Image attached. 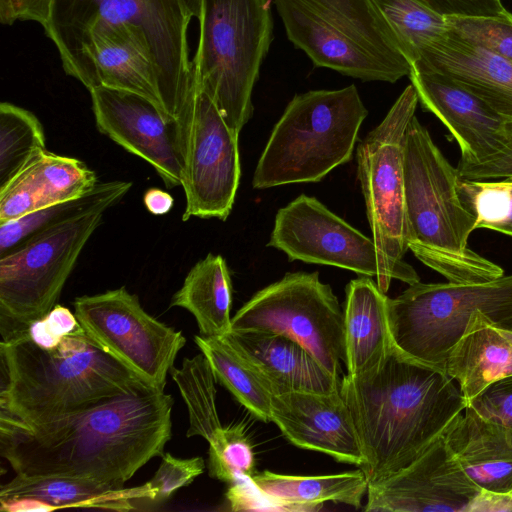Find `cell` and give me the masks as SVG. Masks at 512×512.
I'll use <instances>...</instances> for the list:
<instances>
[{
	"instance_id": "obj_19",
	"label": "cell",
	"mask_w": 512,
	"mask_h": 512,
	"mask_svg": "<svg viewBox=\"0 0 512 512\" xmlns=\"http://www.w3.org/2000/svg\"><path fill=\"white\" fill-rule=\"evenodd\" d=\"M422 107L449 130L461 151V163H477L499 152L510 122L451 77L412 66L409 73Z\"/></svg>"
},
{
	"instance_id": "obj_41",
	"label": "cell",
	"mask_w": 512,
	"mask_h": 512,
	"mask_svg": "<svg viewBox=\"0 0 512 512\" xmlns=\"http://www.w3.org/2000/svg\"><path fill=\"white\" fill-rule=\"evenodd\" d=\"M229 485L225 496L229 509L232 511L299 512L296 507L263 492L252 477L241 478Z\"/></svg>"
},
{
	"instance_id": "obj_12",
	"label": "cell",
	"mask_w": 512,
	"mask_h": 512,
	"mask_svg": "<svg viewBox=\"0 0 512 512\" xmlns=\"http://www.w3.org/2000/svg\"><path fill=\"white\" fill-rule=\"evenodd\" d=\"M231 331L286 335L303 345L332 375L344 362V314L318 272L286 273L255 293L232 317Z\"/></svg>"
},
{
	"instance_id": "obj_42",
	"label": "cell",
	"mask_w": 512,
	"mask_h": 512,
	"mask_svg": "<svg viewBox=\"0 0 512 512\" xmlns=\"http://www.w3.org/2000/svg\"><path fill=\"white\" fill-rule=\"evenodd\" d=\"M457 170L461 179L469 181L512 179V121L507 125L506 144L499 152L481 162H459Z\"/></svg>"
},
{
	"instance_id": "obj_48",
	"label": "cell",
	"mask_w": 512,
	"mask_h": 512,
	"mask_svg": "<svg viewBox=\"0 0 512 512\" xmlns=\"http://www.w3.org/2000/svg\"><path fill=\"white\" fill-rule=\"evenodd\" d=\"M495 325V324H494ZM499 328H502V329H506V330H509V331H512V318H510L509 320L501 323V324H498V325H495Z\"/></svg>"
},
{
	"instance_id": "obj_35",
	"label": "cell",
	"mask_w": 512,
	"mask_h": 512,
	"mask_svg": "<svg viewBox=\"0 0 512 512\" xmlns=\"http://www.w3.org/2000/svg\"><path fill=\"white\" fill-rule=\"evenodd\" d=\"M464 204L476 216V229L512 237V179L469 181L459 179Z\"/></svg>"
},
{
	"instance_id": "obj_3",
	"label": "cell",
	"mask_w": 512,
	"mask_h": 512,
	"mask_svg": "<svg viewBox=\"0 0 512 512\" xmlns=\"http://www.w3.org/2000/svg\"><path fill=\"white\" fill-rule=\"evenodd\" d=\"M0 416L33 425L102 399L152 387L82 329L58 346H37L27 330L0 342Z\"/></svg>"
},
{
	"instance_id": "obj_18",
	"label": "cell",
	"mask_w": 512,
	"mask_h": 512,
	"mask_svg": "<svg viewBox=\"0 0 512 512\" xmlns=\"http://www.w3.org/2000/svg\"><path fill=\"white\" fill-rule=\"evenodd\" d=\"M66 74L88 90L104 86L139 94L165 112L150 45L134 25L97 26L90 30Z\"/></svg>"
},
{
	"instance_id": "obj_44",
	"label": "cell",
	"mask_w": 512,
	"mask_h": 512,
	"mask_svg": "<svg viewBox=\"0 0 512 512\" xmlns=\"http://www.w3.org/2000/svg\"><path fill=\"white\" fill-rule=\"evenodd\" d=\"M434 11L446 16H480L494 0H419Z\"/></svg>"
},
{
	"instance_id": "obj_15",
	"label": "cell",
	"mask_w": 512,
	"mask_h": 512,
	"mask_svg": "<svg viewBox=\"0 0 512 512\" xmlns=\"http://www.w3.org/2000/svg\"><path fill=\"white\" fill-rule=\"evenodd\" d=\"M290 261L322 264L376 277L377 251L373 238L361 233L315 197L301 194L275 216L267 244Z\"/></svg>"
},
{
	"instance_id": "obj_37",
	"label": "cell",
	"mask_w": 512,
	"mask_h": 512,
	"mask_svg": "<svg viewBox=\"0 0 512 512\" xmlns=\"http://www.w3.org/2000/svg\"><path fill=\"white\" fill-rule=\"evenodd\" d=\"M451 30L512 63V14L446 17Z\"/></svg>"
},
{
	"instance_id": "obj_34",
	"label": "cell",
	"mask_w": 512,
	"mask_h": 512,
	"mask_svg": "<svg viewBox=\"0 0 512 512\" xmlns=\"http://www.w3.org/2000/svg\"><path fill=\"white\" fill-rule=\"evenodd\" d=\"M46 150L45 134L35 114L9 102L0 104V189L34 157Z\"/></svg>"
},
{
	"instance_id": "obj_13",
	"label": "cell",
	"mask_w": 512,
	"mask_h": 512,
	"mask_svg": "<svg viewBox=\"0 0 512 512\" xmlns=\"http://www.w3.org/2000/svg\"><path fill=\"white\" fill-rule=\"evenodd\" d=\"M74 313L85 333L107 354L150 386L164 390L186 339L141 306L125 287L77 297Z\"/></svg>"
},
{
	"instance_id": "obj_30",
	"label": "cell",
	"mask_w": 512,
	"mask_h": 512,
	"mask_svg": "<svg viewBox=\"0 0 512 512\" xmlns=\"http://www.w3.org/2000/svg\"><path fill=\"white\" fill-rule=\"evenodd\" d=\"M194 341L207 358L216 380L263 422L271 421L273 393L256 366L226 337L195 335Z\"/></svg>"
},
{
	"instance_id": "obj_1",
	"label": "cell",
	"mask_w": 512,
	"mask_h": 512,
	"mask_svg": "<svg viewBox=\"0 0 512 512\" xmlns=\"http://www.w3.org/2000/svg\"><path fill=\"white\" fill-rule=\"evenodd\" d=\"M173 398L154 387L33 424L0 416L1 455L16 474L124 484L171 438Z\"/></svg>"
},
{
	"instance_id": "obj_40",
	"label": "cell",
	"mask_w": 512,
	"mask_h": 512,
	"mask_svg": "<svg viewBox=\"0 0 512 512\" xmlns=\"http://www.w3.org/2000/svg\"><path fill=\"white\" fill-rule=\"evenodd\" d=\"M80 328L75 313L56 304L44 317L28 326L27 334L37 346L52 349L58 346L65 336Z\"/></svg>"
},
{
	"instance_id": "obj_49",
	"label": "cell",
	"mask_w": 512,
	"mask_h": 512,
	"mask_svg": "<svg viewBox=\"0 0 512 512\" xmlns=\"http://www.w3.org/2000/svg\"><path fill=\"white\" fill-rule=\"evenodd\" d=\"M497 327V326H496ZM499 331L511 342L512 344V331H509V330H506V329H502V328H499Z\"/></svg>"
},
{
	"instance_id": "obj_4",
	"label": "cell",
	"mask_w": 512,
	"mask_h": 512,
	"mask_svg": "<svg viewBox=\"0 0 512 512\" xmlns=\"http://www.w3.org/2000/svg\"><path fill=\"white\" fill-rule=\"evenodd\" d=\"M459 173L414 116L404 148L407 246L448 282L469 284L504 275L502 267L468 247L476 216L459 192Z\"/></svg>"
},
{
	"instance_id": "obj_17",
	"label": "cell",
	"mask_w": 512,
	"mask_h": 512,
	"mask_svg": "<svg viewBox=\"0 0 512 512\" xmlns=\"http://www.w3.org/2000/svg\"><path fill=\"white\" fill-rule=\"evenodd\" d=\"M479 488L464 472L445 435L398 472L370 482L367 512H468Z\"/></svg>"
},
{
	"instance_id": "obj_2",
	"label": "cell",
	"mask_w": 512,
	"mask_h": 512,
	"mask_svg": "<svg viewBox=\"0 0 512 512\" xmlns=\"http://www.w3.org/2000/svg\"><path fill=\"white\" fill-rule=\"evenodd\" d=\"M366 459L369 483L398 472L422 455L463 414L455 381L435 365L393 345L369 369L341 378Z\"/></svg>"
},
{
	"instance_id": "obj_39",
	"label": "cell",
	"mask_w": 512,
	"mask_h": 512,
	"mask_svg": "<svg viewBox=\"0 0 512 512\" xmlns=\"http://www.w3.org/2000/svg\"><path fill=\"white\" fill-rule=\"evenodd\" d=\"M465 409L512 434V375L491 383Z\"/></svg>"
},
{
	"instance_id": "obj_28",
	"label": "cell",
	"mask_w": 512,
	"mask_h": 512,
	"mask_svg": "<svg viewBox=\"0 0 512 512\" xmlns=\"http://www.w3.org/2000/svg\"><path fill=\"white\" fill-rule=\"evenodd\" d=\"M232 281L221 255L209 253L188 272L170 307L188 310L201 335L222 337L231 331Z\"/></svg>"
},
{
	"instance_id": "obj_32",
	"label": "cell",
	"mask_w": 512,
	"mask_h": 512,
	"mask_svg": "<svg viewBox=\"0 0 512 512\" xmlns=\"http://www.w3.org/2000/svg\"><path fill=\"white\" fill-rule=\"evenodd\" d=\"M397 38L410 65L449 30L446 16L419 0H371Z\"/></svg>"
},
{
	"instance_id": "obj_11",
	"label": "cell",
	"mask_w": 512,
	"mask_h": 512,
	"mask_svg": "<svg viewBox=\"0 0 512 512\" xmlns=\"http://www.w3.org/2000/svg\"><path fill=\"white\" fill-rule=\"evenodd\" d=\"M103 214L87 213L44 229L0 256L1 339L27 330L57 304Z\"/></svg>"
},
{
	"instance_id": "obj_9",
	"label": "cell",
	"mask_w": 512,
	"mask_h": 512,
	"mask_svg": "<svg viewBox=\"0 0 512 512\" xmlns=\"http://www.w3.org/2000/svg\"><path fill=\"white\" fill-rule=\"evenodd\" d=\"M418 96L412 84L356 147L357 176L376 246V283L387 293L392 279L409 285L420 278L403 260L408 250L405 213L404 148Z\"/></svg>"
},
{
	"instance_id": "obj_20",
	"label": "cell",
	"mask_w": 512,
	"mask_h": 512,
	"mask_svg": "<svg viewBox=\"0 0 512 512\" xmlns=\"http://www.w3.org/2000/svg\"><path fill=\"white\" fill-rule=\"evenodd\" d=\"M271 421L299 448L325 453L361 469L366 465L351 411L340 390L274 395Z\"/></svg>"
},
{
	"instance_id": "obj_47",
	"label": "cell",
	"mask_w": 512,
	"mask_h": 512,
	"mask_svg": "<svg viewBox=\"0 0 512 512\" xmlns=\"http://www.w3.org/2000/svg\"><path fill=\"white\" fill-rule=\"evenodd\" d=\"M189 11L195 18H199L201 14L202 0H184Z\"/></svg>"
},
{
	"instance_id": "obj_5",
	"label": "cell",
	"mask_w": 512,
	"mask_h": 512,
	"mask_svg": "<svg viewBox=\"0 0 512 512\" xmlns=\"http://www.w3.org/2000/svg\"><path fill=\"white\" fill-rule=\"evenodd\" d=\"M192 17L184 0H53L43 29L66 73L93 28L117 24L138 27L150 45L163 108L178 120L193 92L187 36Z\"/></svg>"
},
{
	"instance_id": "obj_36",
	"label": "cell",
	"mask_w": 512,
	"mask_h": 512,
	"mask_svg": "<svg viewBox=\"0 0 512 512\" xmlns=\"http://www.w3.org/2000/svg\"><path fill=\"white\" fill-rule=\"evenodd\" d=\"M208 443L207 467L212 478L232 484L256 473L255 453L243 424L222 427Z\"/></svg>"
},
{
	"instance_id": "obj_14",
	"label": "cell",
	"mask_w": 512,
	"mask_h": 512,
	"mask_svg": "<svg viewBox=\"0 0 512 512\" xmlns=\"http://www.w3.org/2000/svg\"><path fill=\"white\" fill-rule=\"evenodd\" d=\"M182 130V182L191 217L229 216L239 186L241 167L238 133L225 122L211 98L193 85L190 101L178 119Z\"/></svg>"
},
{
	"instance_id": "obj_26",
	"label": "cell",
	"mask_w": 512,
	"mask_h": 512,
	"mask_svg": "<svg viewBox=\"0 0 512 512\" xmlns=\"http://www.w3.org/2000/svg\"><path fill=\"white\" fill-rule=\"evenodd\" d=\"M34 498L62 508H97L115 511L135 509L136 500L148 499L146 485L125 488L124 484L63 475L16 474L1 486L0 501Z\"/></svg>"
},
{
	"instance_id": "obj_8",
	"label": "cell",
	"mask_w": 512,
	"mask_h": 512,
	"mask_svg": "<svg viewBox=\"0 0 512 512\" xmlns=\"http://www.w3.org/2000/svg\"><path fill=\"white\" fill-rule=\"evenodd\" d=\"M271 3L202 0L193 85L238 134L253 114V87L272 41Z\"/></svg>"
},
{
	"instance_id": "obj_27",
	"label": "cell",
	"mask_w": 512,
	"mask_h": 512,
	"mask_svg": "<svg viewBox=\"0 0 512 512\" xmlns=\"http://www.w3.org/2000/svg\"><path fill=\"white\" fill-rule=\"evenodd\" d=\"M443 369L468 404L494 381L512 375V344L487 316L476 311Z\"/></svg>"
},
{
	"instance_id": "obj_24",
	"label": "cell",
	"mask_w": 512,
	"mask_h": 512,
	"mask_svg": "<svg viewBox=\"0 0 512 512\" xmlns=\"http://www.w3.org/2000/svg\"><path fill=\"white\" fill-rule=\"evenodd\" d=\"M445 439L464 472L479 488L512 493V434L465 409Z\"/></svg>"
},
{
	"instance_id": "obj_29",
	"label": "cell",
	"mask_w": 512,
	"mask_h": 512,
	"mask_svg": "<svg viewBox=\"0 0 512 512\" xmlns=\"http://www.w3.org/2000/svg\"><path fill=\"white\" fill-rule=\"evenodd\" d=\"M255 484L269 496L290 504L298 511H318L326 501L361 507L367 494L368 478L363 469L336 474L297 476L269 470L252 476Z\"/></svg>"
},
{
	"instance_id": "obj_6",
	"label": "cell",
	"mask_w": 512,
	"mask_h": 512,
	"mask_svg": "<svg viewBox=\"0 0 512 512\" xmlns=\"http://www.w3.org/2000/svg\"><path fill=\"white\" fill-rule=\"evenodd\" d=\"M367 114L354 84L295 95L259 158L253 188L322 180L351 160Z\"/></svg>"
},
{
	"instance_id": "obj_31",
	"label": "cell",
	"mask_w": 512,
	"mask_h": 512,
	"mask_svg": "<svg viewBox=\"0 0 512 512\" xmlns=\"http://www.w3.org/2000/svg\"><path fill=\"white\" fill-rule=\"evenodd\" d=\"M132 182H98L89 192L59 202L19 218L0 223V256L5 255L32 235L81 215L102 211L118 203L130 190Z\"/></svg>"
},
{
	"instance_id": "obj_7",
	"label": "cell",
	"mask_w": 512,
	"mask_h": 512,
	"mask_svg": "<svg viewBox=\"0 0 512 512\" xmlns=\"http://www.w3.org/2000/svg\"><path fill=\"white\" fill-rule=\"evenodd\" d=\"M286 35L317 67L395 83L411 65L371 0H272Z\"/></svg>"
},
{
	"instance_id": "obj_10",
	"label": "cell",
	"mask_w": 512,
	"mask_h": 512,
	"mask_svg": "<svg viewBox=\"0 0 512 512\" xmlns=\"http://www.w3.org/2000/svg\"><path fill=\"white\" fill-rule=\"evenodd\" d=\"M476 311L495 325L512 318V274L469 284L419 281L388 298L394 345L405 355L442 369Z\"/></svg>"
},
{
	"instance_id": "obj_33",
	"label": "cell",
	"mask_w": 512,
	"mask_h": 512,
	"mask_svg": "<svg viewBox=\"0 0 512 512\" xmlns=\"http://www.w3.org/2000/svg\"><path fill=\"white\" fill-rule=\"evenodd\" d=\"M170 374L187 406L186 436L210 441L223 426L216 406V377L207 358L202 352L185 358L180 368H171Z\"/></svg>"
},
{
	"instance_id": "obj_38",
	"label": "cell",
	"mask_w": 512,
	"mask_h": 512,
	"mask_svg": "<svg viewBox=\"0 0 512 512\" xmlns=\"http://www.w3.org/2000/svg\"><path fill=\"white\" fill-rule=\"evenodd\" d=\"M204 469L202 457L183 459L170 453L164 454L155 475L145 483L148 500L158 502L168 499L174 492L189 485Z\"/></svg>"
},
{
	"instance_id": "obj_45",
	"label": "cell",
	"mask_w": 512,
	"mask_h": 512,
	"mask_svg": "<svg viewBox=\"0 0 512 512\" xmlns=\"http://www.w3.org/2000/svg\"><path fill=\"white\" fill-rule=\"evenodd\" d=\"M498 511H512V493H498L481 489L468 509V512Z\"/></svg>"
},
{
	"instance_id": "obj_43",
	"label": "cell",
	"mask_w": 512,
	"mask_h": 512,
	"mask_svg": "<svg viewBox=\"0 0 512 512\" xmlns=\"http://www.w3.org/2000/svg\"><path fill=\"white\" fill-rule=\"evenodd\" d=\"M53 0H0V22L35 21L44 27L49 19Z\"/></svg>"
},
{
	"instance_id": "obj_25",
	"label": "cell",
	"mask_w": 512,
	"mask_h": 512,
	"mask_svg": "<svg viewBox=\"0 0 512 512\" xmlns=\"http://www.w3.org/2000/svg\"><path fill=\"white\" fill-rule=\"evenodd\" d=\"M344 363L355 375L375 365L394 345L388 321V296L371 277L360 276L346 286Z\"/></svg>"
},
{
	"instance_id": "obj_46",
	"label": "cell",
	"mask_w": 512,
	"mask_h": 512,
	"mask_svg": "<svg viewBox=\"0 0 512 512\" xmlns=\"http://www.w3.org/2000/svg\"><path fill=\"white\" fill-rule=\"evenodd\" d=\"M143 202L151 214L164 215L173 207L174 199L168 192L152 187L145 191Z\"/></svg>"
},
{
	"instance_id": "obj_16",
	"label": "cell",
	"mask_w": 512,
	"mask_h": 512,
	"mask_svg": "<svg viewBox=\"0 0 512 512\" xmlns=\"http://www.w3.org/2000/svg\"><path fill=\"white\" fill-rule=\"evenodd\" d=\"M89 92L99 132L148 162L167 188L181 186L183 143L178 120L133 92L104 86Z\"/></svg>"
},
{
	"instance_id": "obj_21",
	"label": "cell",
	"mask_w": 512,
	"mask_h": 512,
	"mask_svg": "<svg viewBox=\"0 0 512 512\" xmlns=\"http://www.w3.org/2000/svg\"><path fill=\"white\" fill-rule=\"evenodd\" d=\"M412 66L439 71L476 94L512 121V63L448 32L421 54ZM411 66V67H412Z\"/></svg>"
},
{
	"instance_id": "obj_23",
	"label": "cell",
	"mask_w": 512,
	"mask_h": 512,
	"mask_svg": "<svg viewBox=\"0 0 512 512\" xmlns=\"http://www.w3.org/2000/svg\"><path fill=\"white\" fill-rule=\"evenodd\" d=\"M226 336L259 370L274 395L288 392L330 393L341 378L329 373L296 340L279 333L230 331Z\"/></svg>"
},
{
	"instance_id": "obj_22",
	"label": "cell",
	"mask_w": 512,
	"mask_h": 512,
	"mask_svg": "<svg viewBox=\"0 0 512 512\" xmlns=\"http://www.w3.org/2000/svg\"><path fill=\"white\" fill-rule=\"evenodd\" d=\"M97 183L95 171L84 162L46 149L0 189V223L77 198Z\"/></svg>"
}]
</instances>
